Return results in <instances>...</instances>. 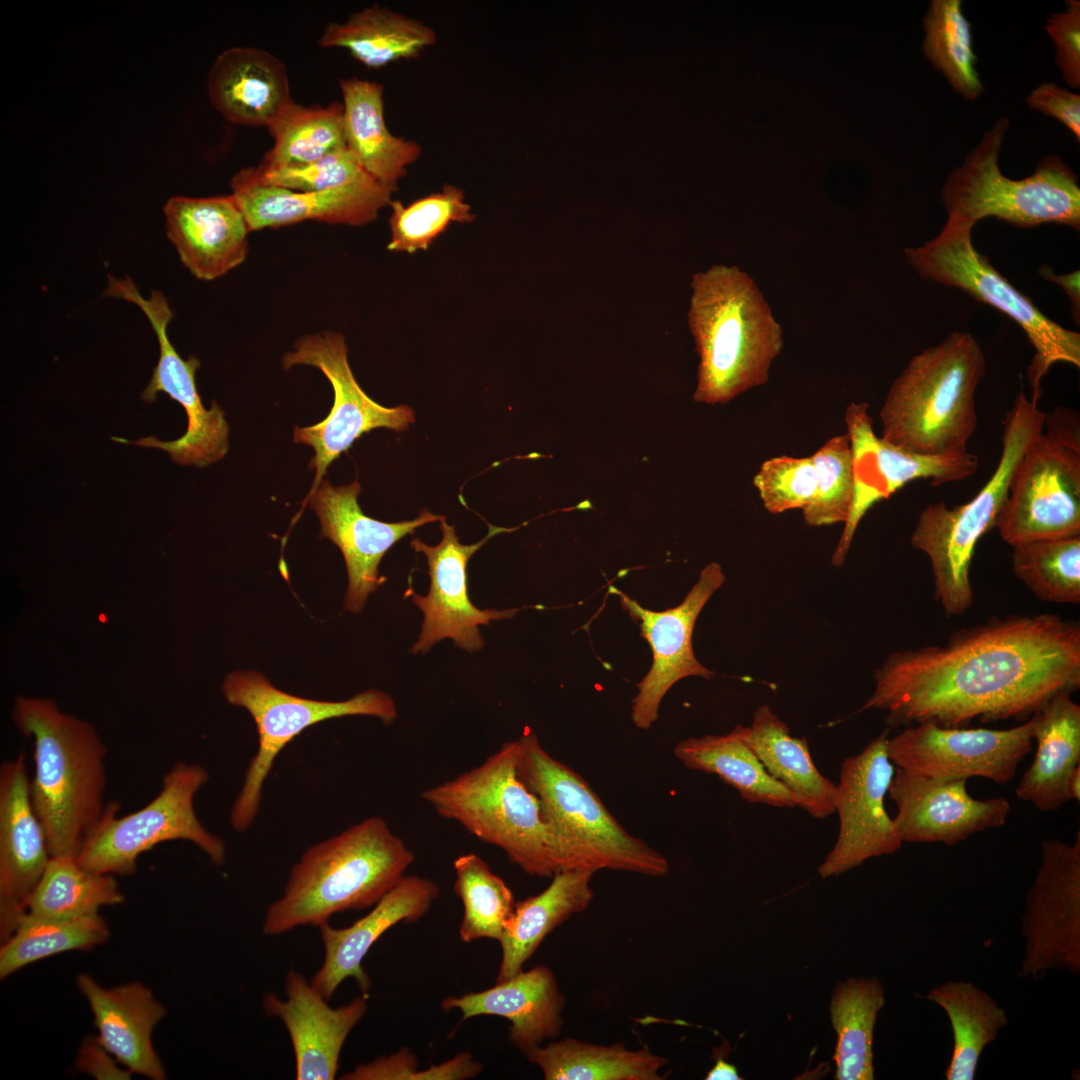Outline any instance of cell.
Wrapping results in <instances>:
<instances>
[{"instance_id": "obj_1", "label": "cell", "mask_w": 1080, "mask_h": 1080, "mask_svg": "<svg viewBox=\"0 0 1080 1080\" xmlns=\"http://www.w3.org/2000/svg\"><path fill=\"white\" fill-rule=\"evenodd\" d=\"M857 710L887 712L891 727H964L1027 720L1053 696L1080 688V625L1050 613L992 617L946 644L890 654Z\"/></svg>"}, {"instance_id": "obj_2", "label": "cell", "mask_w": 1080, "mask_h": 1080, "mask_svg": "<svg viewBox=\"0 0 1080 1080\" xmlns=\"http://www.w3.org/2000/svg\"><path fill=\"white\" fill-rule=\"evenodd\" d=\"M12 719L33 739L31 799L50 854L76 857L106 808V746L90 723L48 698L18 696Z\"/></svg>"}, {"instance_id": "obj_3", "label": "cell", "mask_w": 1080, "mask_h": 1080, "mask_svg": "<svg viewBox=\"0 0 1080 1080\" xmlns=\"http://www.w3.org/2000/svg\"><path fill=\"white\" fill-rule=\"evenodd\" d=\"M415 859L380 817L372 816L309 847L290 871L282 896L265 913L268 936L320 927L337 913L375 905Z\"/></svg>"}, {"instance_id": "obj_4", "label": "cell", "mask_w": 1080, "mask_h": 1080, "mask_svg": "<svg viewBox=\"0 0 1080 1080\" xmlns=\"http://www.w3.org/2000/svg\"><path fill=\"white\" fill-rule=\"evenodd\" d=\"M691 287L688 323L700 358L694 401L724 404L764 385L783 339L755 281L715 265L693 274Z\"/></svg>"}, {"instance_id": "obj_5", "label": "cell", "mask_w": 1080, "mask_h": 1080, "mask_svg": "<svg viewBox=\"0 0 1080 1080\" xmlns=\"http://www.w3.org/2000/svg\"><path fill=\"white\" fill-rule=\"evenodd\" d=\"M985 370L981 346L968 332H953L913 356L881 408V438L928 456L968 452L977 425L975 392Z\"/></svg>"}, {"instance_id": "obj_6", "label": "cell", "mask_w": 1080, "mask_h": 1080, "mask_svg": "<svg viewBox=\"0 0 1080 1080\" xmlns=\"http://www.w3.org/2000/svg\"><path fill=\"white\" fill-rule=\"evenodd\" d=\"M517 741V770L539 800L556 844L562 871L614 870L665 876L669 862L642 839L627 832L589 784L551 756L536 734Z\"/></svg>"}, {"instance_id": "obj_7", "label": "cell", "mask_w": 1080, "mask_h": 1080, "mask_svg": "<svg viewBox=\"0 0 1080 1080\" xmlns=\"http://www.w3.org/2000/svg\"><path fill=\"white\" fill-rule=\"evenodd\" d=\"M517 741L503 744L480 765L422 793L441 817L501 849L526 874L560 872L556 844L536 795L517 770Z\"/></svg>"}, {"instance_id": "obj_8", "label": "cell", "mask_w": 1080, "mask_h": 1080, "mask_svg": "<svg viewBox=\"0 0 1080 1080\" xmlns=\"http://www.w3.org/2000/svg\"><path fill=\"white\" fill-rule=\"evenodd\" d=\"M1046 413L1021 389L1003 422L998 466L968 502L948 508L931 503L920 513L910 543L929 559L934 597L946 616H960L974 603L970 568L978 541L994 528L1007 497L1013 470L1031 441L1042 431Z\"/></svg>"}, {"instance_id": "obj_9", "label": "cell", "mask_w": 1080, "mask_h": 1080, "mask_svg": "<svg viewBox=\"0 0 1080 1080\" xmlns=\"http://www.w3.org/2000/svg\"><path fill=\"white\" fill-rule=\"evenodd\" d=\"M1008 127L1006 117L998 119L948 175L941 191L947 218L972 226L996 217L1023 228L1056 223L1079 230L1078 178L1060 157L1042 158L1032 175L1023 179L1002 174L998 158Z\"/></svg>"}, {"instance_id": "obj_10", "label": "cell", "mask_w": 1080, "mask_h": 1080, "mask_svg": "<svg viewBox=\"0 0 1080 1080\" xmlns=\"http://www.w3.org/2000/svg\"><path fill=\"white\" fill-rule=\"evenodd\" d=\"M973 226L948 219L940 233L923 245L906 248L908 264L924 279L960 289L1012 319L1035 354L1027 368L1031 402L1042 393L1041 380L1057 362L1080 367V334L1053 321L980 254L972 243Z\"/></svg>"}, {"instance_id": "obj_11", "label": "cell", "mask_w": 1080, "mask_h": 1080, "mask_svg": "<svg viewBox=\"0 0 1080 1080\" xmlns=\"http://www.w3.org/2000/svg\"><path fill=\"white\" fill-rule=\"evenodd\" d=\"M994 528L1010 546L1080 534V421L1056 407L1010 478Z\"/></svg>"}, {"instance_id": "obj_12", "label": "cell", "mask_w": 1080, "mask_h": 1080, "mask_svg": "<svg viewBox=\"0 0 1080 1080\" xmlns=\"http://www.w3.org/2000/svg\"><path fill=\"white\" fill-rule=\"evenodd\" d=\"M222 692L229 704L250 713L258 733L257 752L230 811V824L237 832L247 830L255 820L263 785L276 757L306 728L343 716H374L387 725L397 717L393 699L378 689L363 691L345 701L307 699L274 687L256 671L230 673L222 684Z\"/></svg>"}, {"instance_id": "obj_13", "label": "cell", "mask_w": 1080, "mask_h": 1080, "mask_svg": "<svg viewBox=\"0 0 1080 1080\" xmlns=\"http://www.w3.org/2000/svg\"><path fill=\"white\" fill-rule=\"evenodd\" d=\"M208 780L203 766L178 761L163 776L157 796L139 810L118 816V803H107L76 856L78 863L98 873L132 875L142 853L166 841L185 840L221 865L225 844L203 826L194 809L195 794Z\"/></svg>"}, {"instance_id": "obj_14", "label": "cell", "mask_w": 1080, "mask_h": 1080, "mask_svg": "<svg viewBox=\"0 0 1080 1080\" xmlns=\"http://www.w3.org/2000/svg\"><path fill=\"white\" fill-rule=\"evenodd\" d=\"M104 295L125 299L137 305L157 336L159 359L142 392V399L153 402L157 393L163 392L185 409L188 418L186 432L172 441H162L153 436L136 441L122 438L114 440L162 449L169 453L175 463L184 466L204 467L222 459L228 450L229 434L224 411L215 401L208 410L203 406L195 381L200 362L194 356L183 359L171 343L167 328L173 312L166 297L160 291L152 290L150 297L145 298L131 278L111 275L107 278Z\"/></svg>"}, {"instance_id": "obj_15", "label": "cell", "mask_w": 1080, "mask_h": 1080, "mask_svg": "<svg viewBox=\"0 0 1080 1080\" xmlns=\"http://www.w3.org/2000/svg\"><path fill=\"white\" fill-rule=\"evenodd\" d=\"M347 354L344 336L325 331L302 336L282 359L285 369L294 365L319 369L334 392L333 406L324 420L294 428V442L310 446L315 452L309 463V468L315 470V477L307 496L324 479L329 465L364 433L375 428L402 432L415 421L410 407H385L370 398L356 381Z\"/></svg>"}, {"instance_id": "obj_16", "label": "cell", "mask_w": 1080, "mask_h": 1080, "mask_svg": "<svg viewBox=\"0 0 1080 1080\" xmlns=\"http://www.w3.org/2000/svg\"><path fill=\"white\" fill-rule=\"evenodd\" d=\"M1019 977L1051 970L1080 974V835L1041 842L1040 864L1025 895Z\"/></svg>"}, {"instance_id": "obj_17", "label": "cell", "mask_w": 1080, "mask_h": 1080, "mask_svg": "<svg viewBox=\"0 0 1080 1080\" xmlns=\"http://www.w3.org/2000/svg\"><path fill=\"white\" fill-rule=\"evenodd\" d=\"M1034 719L1009 729L907 726L888 738L887 754L898 768L936 779L982 777L1004 785L1032 749Z\"/></svg>"}, {"instance_id": "obj_18", "label": "cell", "mask_w": 1080, "mask_h": 1080, "mask_svg": "<svg viewBox=\"0 0 1080 1080\" xmlns=\"http://www.w3.org/2000/svg\"><path fill=\"white\" fill-rule=\"evenodd\" d=\"M866 402H852L845 422L853 466V501L849 517L832 556V564H844L854 534L865 514L880 500L889 498L907 483L928 479L936 486L962 481L979 465L976 455L928 456L895 446L877 436Z\"/></svg>"}, {"instance_id": "obj_19", "label": "cell", "mask_w": 1080, "mask_h": 1080, "mask_svg": "<svg viewBox=\"0 0 1080 1080\" xmlns=\"http://www.w3.org/2000/svg\"><path fill=\"white\" fill-rule=\"evenodd\" d=\"M888 733V729L884 730L841 765L833 802L839 817L838 837L818 867L822 878L839 876L870 858L893 854L902 847L885 808V796L895 773L887 754Z\"/></svg>"}, {"instance_id": "obj_20", "label": "cell", "mask_w": 1080, "mask_h": 1080, "mask_svg": "<svg viewBox=\"0 0 1080 1080\" xmlns=\"http://www.w3.org/2000/svg\"><path fill=\"white\" fill-rule=\"evenodd\" d=\"M724 581L722 567L711 562L701 570L683 601L664 611L646 609L617 588L609 587L610 593L619 596L623 610L639 625L653 654L652 665L637 683L638 693L632 700L631 719L637 728L648 730L657 721L661 701L676 682L691 676L709 679L714 675L695 657L692 633L699 613Z\"/></svg>"}, {"instance_id": "obj_21", "label": "cell", "mask_w": 1080, "mask_h": 1080, "mask_svg": "<svg viewBox=\"0 0 1080 1080\" xmlns=\"http://www.w3.org/2000/svg\"><path fill=\"white\" fill-rule=\"evenodd\" d=\"M440 529L442 539L435 546L418 538L411 541L415 551L425 554L430 577L426 596L412 589L406 591L423 613L422 630L411 651L425 653L435 643L450 638L457 647L475 652L484 645L479 626L489 625L491 620L511 618L519 609H479L474 606L468 597L467 563L491 537L510 530L489 525L488 534L481 541L464 545L459 542L455 527L445 519L440 521Z\"/></svg>"}, {"instance_id": "obj_22", "label": "cell", "mask_w": 1080, "mask_h": 1080, "mask_svg": "<svg viewBox=\"0 0 1080 1080\" xmlns=\"http://www.w3.org/2000/svg\"><path fill=\"white\" fill-rule=\"evenodd\" d=\"M360 492L357 480L334 486L324 478L302 503V510L309 505L317 515L320 536L330 539L343 554L348 573L344 607L354 613L363 609L369 594L384 582L378 566L386 552L416 528L445 519L424 509L413 520L382 522L363 513L357 501Z\"/></svg>"}, {"instance_id": "obj_23", "label": "cell", "mask_w": 1080, "mask_h": 1080, "mask_svg": "<svg viewBox=\"0 0 1080 1080\" xmlns=\"http://www.w3.org/2000/svg\"><path fill=\"white\" fill-rule=\"evenodd\" d=\"M967 780L936 779L898 768L888 793L901 841L954 846L972 834L1005 825L1011 805L1004 797L973 798Z\"/></svg>"}, {"instance_id": "obj_24", "label": "cell", "mask_w": 1080, "mask_h": 1080, "mask_svg": "<svg viewBox=\"0 0 1080 1080\" xmlns=\"http://www.w3.org/2000/svg\"><path fill=\"white\" fill-rule=\"evenodd\" d=\"M51 857L34 809L23 753L0 766V939L27 913L29 899Z\"/></svg>"}, {"instance_id": "obj_25", "label": "cell", "mask_w": 1080, "mask_h": 1080, "mask_svg": "<svg viewBox=\"0 0 1080 1080\" xmlns=\"http://www.w3.org/2000/svg\"><path fill=\"white\" fill-rule=\"evenodd\" d=\"M230 184L249 231L304 221L365 225L390 205L394 193L376 180L325 191H294L264 183L257 167L236 172Z\"/></svg>"}, {"instance_id": "obj_26", "label": "cell", "mask_w": 1080, "mask_h": 1080, "mask_svg": "<svg viewBox=\"0 0 1080 1080\" xmlns=\"http://www.w3.org/2000/svg\"><path fill=\"white\" fill-rule=\"evenodd\" d=\"M287 998L266 993L262 1008L266 1015L282 1021L289 1034L297 1080L335 1079L344 1043L368 1010V994L355 997L337 1008L292 969L285 976Z\"/></svg>"}, {"instance_id": "obj_27", "label": "cell", "mask_w": 1080, "mask_h": 1080, "mask_svg": "<svg viewBox=\"0 0 1080 1080\" xmlns=\"http://www.w3.org/2000/svg\"><path fill=\"white\" fill-rule=\"evenodd\" d=\"M440 894L439 886L425 877L404 875L362 918L345 928L329 923L319 927L324 959L311 979L312 985L329 1001L340 984L353 978L363 994L371 980L362 963L370 948L388 929L400 922L422 918Z\"/></svg>"}, {"instance_id": "obj_28", "label": "cell", "mask_w": 1080, "mask_h": 1080, "mask_svg": "<svg viewBox=\"0 0 1080 1080\" xmlns=\"http://www.w3.org/2000/svg\"><path fill=\"white\" fill-rule=\"evenodd\" d=\"M164 215L169 240L196 278L214 280L246 259L250 231L232 194L171 197Z\"/></svg>"}, {"instance_id": "obj_29", "label": "cell", "mask_w": 1080, "mask_h": 1080, "mask_svg": "<svg viewBox=\"0 0 1080 1080\" xmlns=\"http://www.w3.org/2000/svg\"><path fill=\"white\" fill-rule=\"evenodd\" d=\"M440 1006L459 1010L462 1021L481 1015L506 1018L510 1042L525 1054L561 1033L565 996L552 970L539 965L486 990L448 996Z\"/></svg>"}, {"instance_id": "obj_30", "label": "cell", "mask_w": 1080, "mask_h": 1080, "mask_svg": "<svg viewBox=\"0 0 1080 1080\" xmlns=\"http://www.w3.org/2000/svg\"><path fill=\"white\" fill-rule=\"evenodd\" d=\"M77 988L91 1009L99 1042L130 1072L153 1080L167 1078L152 1043V1032L166 1015L152 991L139 982L113 988L80 974Z\"/></svg>"}, {"instance_id": "obj_31", "label": "cell", "mask_w": 1080, "mask_h": 1080, "mask_svg": "<svg viewBox=\"0 0 1080 1080\" xmlns=\"http://www.w3.org/2000/svg\"><path fill=\"white\" fill-rule=\"evenodd\" d=\"M207 88L210 101L228 121L268 127L293 101L285 65L255 47H231L215 59Z\"/></svg>"}, {"instance_id": "obj_32", "label": "cell", "mask_w": 1080, "mask_h": 1080, "mask_svg": "<svg viewBox=\"0 0 1080 1080\" xmlns=\"http://www.w3.org/2000/svg\"><path fill=\"white\" fill-rule=\"evenodd\" d=\"M1031 716L1037 748L1015 793L1039 811H1057L1070 801L1068 782L1080 766V706L1071 693L1061 692Z\"/></svg>"}, {"instance_id": "obj_33", "label": "cell", "mask_w": 1080, "mask_h": 1080, "mask_svg": "<svg viewBox=\"0 0 1080 1080\" xmlns=\"http://www.w3.org/2000/svg\"><path fill=\"white\" fill-rule=\"evenodd\" d=\"M346 148L373 178L394 192L421 155L414 140L393 135L384 118V87L357 77L340 79Z\"/></svg>"}, {"instance_id": "obj_34", "label": "cell", "mask_w": 1080, "mask_h": 1080, "mask_svg": "<svg viewBox=\"0 0 1080 1080\" xmlns=\"http://www.w3.org/2000/svg\"><path fill=\"white\" fill-rule=\"evenodd\" d=\"M592 871H562L542 892L515 904L502 937L501 963L496 983L523 971L545 937L593 900Z\"/></svg>"}, {"instance_id": "obj_35", "label": "cell", "mask_w": 1080, "mask_h": 1080, "mask_svg": "<svg viewBox=\"0 0 1080 1080\" xmlns=\"http://www.w3.org/2000/svg\"><path fill=\"white\" fill-rule=\"evenodd\" d=\"M744 739L766 771L794 796L796 806L816 819L835 812V784L816 768L806 738L790 735L788 725L768 705L760 706Z\"/></svg>"}, {"instance_id": "obj_36", "label": "cell", "mask_w": 1080, "mask_h": 1080, "mask_svg": "<svg viewBox=\"0 0 1080 1080\" xmlns=\"http://www.w3.org/2000/svg\"><path fill=\"white\" fill-rule=\"evenodd\" d=\"M435 42L430 26L378 4L352 13L343 23H329L318 40L321 47L348 50L370 69L416 58Z\"/></svg>"}, {"instance_id": "obj_37", "label": "cell", "mask_w": 1080, "mask_h": 1080, "mask_svg": "<svg viewBox=\"0 0 1080 1080\" xmlns=\"http://www.w3.org/2000/svg\"><path fill=\"white\" fill-rule=\"evenodd\" d=\"M675 757L687 768L718 776L749 803L792 808L791 792L773 778L744 739V726L725 735L690 737L674 748Z\"/></svg>"}, {"instance_id": "obj_38", "label": "cell", "mask_w": 1080, "mask_h": 1080, "mask_svg": "<svg viewBox=\"0 0 1080 1080\" xmlns=\"http://www.w3.org/2000/svg\"><path fill=\"white\" fill-rule=\"evenodd\" d=\"M524 1055L546 1080H660L669 1062L646 1046L630 1050L623 1043L602 1045L574 1038L536 1046Z\"/></svg>"}, {"instance_id": "obj_39", "label": "cell", "mask_w": 1080, "mask_h": 1080, "mask_svg": "<svg viewBox=\"0 0 1080 1080\" xmlns=\"http://www.w3.org/2000/svg\"><path fill=\"white\" fill-rule=\"evenodd\" d=\"M925 999L941 1007L951 1024L953 1049L945 1078L973 1080L983 1050L1009 1023L1006 1010L971 981H946Z\"/></svg>"}, {"instance_id": "obj_40", "label": "cell", "mask_w": 1080, "mask_h": 1080, "mask_svg": "<svg viewBox=\"0 0 1080 1080\" xmlns=\"http://www.w3.org/2000/svg\"><path fill=\"white\" fill-rule=\"evenodd\" d=\"M884 1004L885 989L877 977L850 978L834 988L830 1017L837 1035L835 1079H874V1029Z\"/></svg>"}, {"instance_id": "obj_41", "label": "cell", "mask_w": 1080, "mask_h": 1080, "mask_svg": "<svg viewBox=\"0 0 1080 1080\" xmlns=\"http://www.w3.org/2000/svg\"><path fill=\"white\" fill-rule=\"evenodd\" d=\"M273 146L257 166L269 170L304 165L346 148L343 103L304 106L292 101L267 127Z\"/></svg>"}, {"instance_id": "obj_42", "label": "cell", "mask_w": 1080, "mask_h": 1080, "mask_svg": "<svg viewBox=\"0 0 1080 1080\" xmlns=\"http://www.w3.org/2000/svg\"><path fill=\"white\" fill-rule=\"evenodd\" d=\"M125 901L114 875L82 867L74 856H51L27 912L40 917L76 918L99 914Z\"/></svg>"}, {"instance_id": "obj_43", "label": "cell", "mask_w": 1080, "mask_h": 1080, "mask_svg": "<svg viewBox=\"0 0 1080 1080\" xmlns=\"http://www.w3.org/2000/svg\"><path fill=\"white\" fill-rule=\"evenodd\" d=\"M110 931L104 918L94 914L76 918H49L26 913L0 949V978L41 959L103 944Z\"/></svg>"}, {"instance_id": "obj_44", "label": "cell", "mask_w": 1080, "mask_h": 1080, "mask_svg": "<svg viewBox=\"0 0 1080 1080\" xmlns=\"http://www.w3.org/2000/svg\"><path fill=\"white\" fill-rule=\"evenodd\" d=\"M922 52L956 93L972 101L984 91L975 64L971 25L960 0H932L923 18Z\"/></svg>"}, {"instance_id": "obj_45", "label": "cell", "mask_w": 1080, "mask_h": 1080, "mask_svg": "<svg viewBox=\"0 0 1080 1080\" xmlns=\"http://www.w3.org/2000/svg\"><path fill=\"white\" fill-rule=\"evenodd\" d=\"M453 868L454 893L463 905L460 939L465 943L483 938L499 942L515 908L512 890L475 853L457 857Z\"/></svg>"}, {"instance_id": "obj_46", "label": "cell", "mask_w": 1080, "mask_h": 1080, "mask_svg": "<svg viewBox=\"0 0 1080 1080\" xmlns=\"http://www.w3.org/2000/svg\"><path fill=\"white\" fill-rule=\"evenodd\" d=\"M1012 547V570L1038 599L1080 602V534L1038 539Z\"/></svg>"}, {"instance_id": "obj_47", "label": "cell", "mask_w": 1080, "mask_h": 1080, "mask_svg": "<svg viewBox=\"0 0 1080 1080\" xmlns=\"http://www.w3.org/2000/svg\"><path fill=\"white\" fill-rule=\"evenodd\" d=\"M390 207L391 237L387 248L396 252L426 250L451 223H470L475 219L463 190L449 184L407 206L395 200Z\"/></svg>"}, {"instance_id": "obj_48", "label": "cell", "mask_w": 1080, "mask_h": 1080, "mask_svg": "<svg viewBox=\"0 0 1080 1080\" xmlns=\"http://www.w3.org/2000/svg\"><path fill=\"white\" fill-rule=\"evenodd\" d=\"M817 490L811 503L802 510L811 527L845 523L849 517L854 491L852 453L846 434L828 439L811 455Z\"/></svg>"}, {"instance_id": "obj_49", "label": "cell", "mask_w": 1080, "mask_h": 1080, "mask_svg": "<svg viewBox=\"0 0 1080 1080\" xmlns=\"http://www.w3.org/2000/svg\"><path fill=\"white\" fill-rule=\"evenodd\" d=\"M764 508L771 514L805 509L817 490V474L808 457L776 456L762 462L753 477Z\"/></svg>"}, {"instance_id": "obj_50", "label": "cell", "mask_w": 1080, "mask_h": 1080, "mask_svg": "<svg viewBox=\"0 0 1080 1080\" xmlns=\"http://www.w3.org/2000/svg\"><path fill=\"white\" fill-rule=\"evenodd\" d=\"M257 169L266 184L304 192L332 190L376 180L360 166L347 148L304 165Z\"/></svg>"}, {"instance_id": "obj_51", "label": "cell", "mask_w": 1080, "mask_h": 1080, "mask_svg": "<svg viewBox=\"0 0 1080 1080\" xmlns=\"http://www.w3.org/2000/svg\"><path fill=\"white\" fill-rule=\"evenodd\" d=\"M1045 30L1055 44V61L1063 79L1073 88L1080 87V2L1067 0L1064 12L1054 13Z\"/></svg>"}, {"instance_id": "obj_52", "label": "cell", "mask_w": 1080, "mask_h": 1080, "mask_svg": "<svg viewBox=\"0 0 1080 1080\" xmlns=\"http://www.w3.org/2000/svg\"><path fill=\"white\" fill-rule=\"evenodd\" d=\"M340 1078L343 1080H439L440 1068L437 1064L419 1070L415 1054L409 1048L403 1047L388 1056L358 1064Z\"/></svg>"}, {"instance_id": "obj_53", "label": "cell", "mask_w": 1080, "mask_h": 1080, "mask_svg": "<svg viewBox=\"0 0 1080 1080\" xmlns=\"http://www.w3.org/2000/svg\"><path fill=\"white\" fill-rule=\"evenodd\" d=\"M1027 105L1056 118L1080 141V96L1055 83H1042L1026 99Z\"/></svg>"}, {"instance_id": "obj_54", "label": "cell", "mask_w": 1080, "mask_h": 1080, "mask_svg": "<svg viewBox=\"0 0 1080 1080\" xmlns=\"http://www.w3.org/2000/svg\"><path fill=\"white\" fill-rule=\"evenodd\" d=\"M116 1058L99 1042L97 1037H86L77 1055V1068L98 1080H127L131 1073L118 1065Z\"/></svg>"}, {"instance_id": "obj_55", "label": "cell", "mask_w": 1080, "mask_h": 1080, "mask_svg": "<svg viewBox=\"0 0 1080 1080\" xmlns=\"http://www.w3.org/2000/svg\"><path fill=\"white\" fill-rule=\"evenodd\" d=\"M1040 275L1051 282L1058 284L1070 299L1071 311L1075 322L1079 324L1080 319V286H1079V270H1074L1068 274H1055L1052 269L1046 265L1039 269Z\"/></svg>"}, {"instance_id": "obj_56", "label": "cell", "mask_w": 1080, "mask_h": 1080, "mask_svg": "<svg viewBox=\"0 0 1080 1080\" xmlns=\"http://www.w3.org/2000/svg\"><path fill=\"white\" fill-rule=\"evenodd\" d=\"M706 1080H740L738 1070L735 1065L728 1063L724 1059H718L715 1065L707 1073Z\"/></svg>"}, {"instance_id": "obj_57", "label": "cell", "mask_w": 1080, "mask_h": 1080, "mask_svg": "<svg viewBox=\"0 0 1080 1080\" xmlns=\"http://www.w3.org/2000/svg\"><path fill=\"white\" fill-rule=\"evenodd\" d=\"M1068 796L1070 800L1080 801V766L1071 774L1068 782Z\"/></svg>"}]
</instances>
